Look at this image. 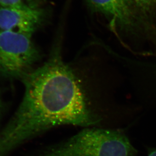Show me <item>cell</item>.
<instances>
[{"mask_svg":"<svg viewBox=\"0 0 156 156\" xmlns=\"http://www.w3.org/2000/svg\"><path fill=\"white\" fill-rule=\"evenodd\" d=\"M93 12L104 18L112 33L125 47L144 42L156 49V26L139 15L125 0H86Z\"/></svg>","mask_w":156,"mask_h":156,"instance_id":"3","label":"cell"},{"mask_svg":"<svg viewBox=\"0 0 156 156\" xmlns=\"http://www.w3.org/2000/svg\"><path fill=\"white\" fill-rule=\"evenodd\" d=\"M23 0H0L1 7H9L19 4L23 2Z\"/></svg>","mask_w":156,"mask_h":156,"instance_id":"7","label":"cell"},{"mask_svg":"<svg viewBox=\"0 0 156 156\" xmlns=\"http://www.w3.org/2000/svg\"><path fill=\"white\" fill-rule=\"evenodd\" d=\"M3 104H2L1 99V98H0V117H1V115L2 112V110H3Z\"/></svg>","mask_w":156,"mask_h":156,"instance_id":"9","label":"cell"},{"mask_svg":"<svg viewBox=\"0 0 156 156\" xmlns=\"http://www.w3.org/2000/svg\"><path fill=\"white\" fill-rule=\"evenodd\" d=\"M44 11L25 3L0 6V30L32 35L44 20Z\"/></svg>","mask_w":156,"mask_h":156,"instance_id":"5","label":"cell"},{"mask_svg":"<svg viewBox=\"0 0 156 156\" xmlns=\"http://www.w3.org/2000/svg\"><path fill=\"white\" fill-rule=\"evenodd\" d=\"M21 80L23 97L0 132V156L54 127H88L100 120L88 108L73 71L57 54Z\"/></svg>","mask_w":156,"mask_h":156,"instance_id":"1","label":"cell"},{"mask_svg":"<svg viewBox=\"0 0 156 156\" xmlns=\"http://www.w3.org/2000/svg\"><path fill=\"white\" fill-rule=\"evenodd\" d=\"M139 15L156 26V0H125Z\"/></svg>","mask_w":156,"mask_h":156,"instance_id":"6","label":"cell"},{"mask_svg":"<svg viewBox=\"0 0 156 156\" xmlns=\"http://www.w3.org/2000/svg\"><path fill=\"white\" fill-rule=\"evenodd\" d=\"M147 156H156V149L150 150Z\"/></svg>","mask_w":156,"mask_h":156,"instance_id":"8","label":"cell"},{"mask_svg":"<svg viewBox=\"0 0 156 156\" xmlns=\"http://www.w3.org/2000/svg\"><path fill=\"white\" fill-rule=\"evenodd\" d=\"M125 133L116 130L86 128L38 156H136Z\"/></svg>","mask_w":156,"mask_h":156,"instance_id":"2","label":"cell"},{"mask_svg":"<svg viewBox=\"0 0 156 156\" xmlns=\"http://www.w3.org/2000/svg\"><path fill=\"white\" fill-rule=\"evenodd\" d=\"M31 35L0 30V75L20 78L30 72L40 54Z\"/></svg>","mask_w":156,"mask_h":156,"instance_id":"4","label":"cell"}]
</instances>
